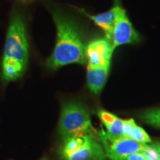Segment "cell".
Wrapping results in <instances>:
<instances>
[{
  "label": "cell",
  "mask_w": 160,
  "mask_h": 160,
  "mask_svg": "<svg viewBox=\"0 0 160 160\" xmlns=\"http://www.w3.org/2000/svg\"><path fill=\"white\" fill-rule=\"evenodd\" d=\"M53 19L57 38L54 50L46 62L47 67L57 70L74 63L87 65L86 46L77 23L59 11L53 12Z\"/></svg>",
  "instance_id": "1"
},
{
  "label": "cell",
  "mask_w": 160,
  "mask_h": 160,
  "mask_svg": "<svg viewBox=\"0 0 160 160\" xmlns=\"http://www.w3.org/2000/svg\"><path fill=\"white\" fill-rule=\"evenodd\" d=\"M28 60V42L25 25L19 13L12 17L6 37L2 58V75L7 81L19 78Z\"/></svg>",
  "instance_id": "2"
},
{
  "label": "cell",
  "mask_w": 160,
  "mask_h": 160,
  "mask_svg": "<svg viewBox=\"0 0 160 160\" xmlns=\"http://www.w3.org/2000/svg\"><path fill=\"white\" fill-rule=\"evenodd\" d=\"M79 133L64 137L59 154L64 160H105L99 136Z\"/></svg>",
  "instance_id": "3"
},
{
  "label": "cell",
  "mask_w": 160,
  "mask_h": 160,
  "mask_svg": "<svg viewBox=\"0 0 160 160\" xmlns=\"http://www.w3.org/2000/svg\"><path fill=\"white\" fill-rule=\"evenodd\" d=\"M59 133L63 138L79 133L97 135L87 108L82 104L73 101L62 105L59 121Z\"/></svg>",
  "instance_id": "4"
},
{
  "label": "cell",
  "mask_w": 160,
  "mask_h": 160,
  "mask_svg": "<svg viewBox=\"0 0 160 160\" xmlns=\"http://www.w3.org/2000/svg\"><path fill=\"white\" fill-rule=\"evenodd\" d=\"M99 139L105 150L106 157L111 160H122L132 153L142 152L147 144H142L128 137H113L102 129Z\"/></svg>",
  "instance_id": "5"
},
{
  "label": "cell",
  "mask_w": 160,
  "mask_h": 160,
  "mask_svg": "<svg viewBox=\"0 0 160 160\" xmlns=\"http://www.w3.org/2000/svg\"><path fill=\"white\" fill-rule=\"evenodd\" d=\"M116 20L112 32V43L116 49L121 45L136 44L140 40L139 34L130 21L125 9L115 0Z\"/></svg>",
  "instance_id": "6"
},
{
  "label": "cell",
  "mask_w": 160,
  "mask_h": 160,
  "mask_svg": "<svg viewBox=\"0 0 160 160\" xmlns=\"http://www.w3.org/2000/svg\"><path fill=\"white\" fill-rule=\"evenodd\" d=\"M114 50L112 41L107 37L92 40L86 46L85 50L88 68L111 65Z\"/></svg>",
  "instance_id": "7"
},
{
  "label": "cell",
  "mask_w": 160,
  "mask_h": 160,
  "mask_svg": "<svg viewBox=\"0 0 160 160\" xmlns=\"http://www.w3.org/2000/svg\"><path fill=\"white\" fill-rule=\"evenodd\" d=\"M111 65H107L97 68H88L86 79L87 84L92 93L99 94L108 77Z\"/></svg>",
  "instance_id": "8"
},
{
  "label": "cell",
  "mask_w": 160,
  "mask_h": 160,
  "mask_svg": "<svg viewBox=\"0 0 160 160\" xmlns=\"http://www.w3.org/2000/svg\"><path fill=\"white\" fill-rule=\"evenodd\" d=\"M99 119L105 125L107 133L113 137H125V119H122L111 112L99 110L97 113Z\"/></svg>",
  "instance_id": "9"
},
{
  "label": "cell",
  "mask_w": 160,
  "mask_h": 160,
  "mask_svg": "<svg viewBox=\"0 0 160 160\" xmlns=\"http://www.w3.org/2000/svg\"><path fill=\"white\" fill-rule=\"evenodd\" d=\"M83 13L91 19L97 26H99L105 33V37L111 40L112 39V32H113V25H114L116 20V7L115 5L112 7L111 9L104 13H99V14L91 15L86 13L85 11Z\"/></svg>",
  "instance_id": "10"
},
{
  "label": "cell",
  "mask_w": 160,
  "mask_h": 160,
  "mask_svg": "<svg viewBox=\"0 0 160 160\" xmlns=\"http://www.w3.org/2000/svg\"><path fill=\"white\" fill-rule=\"evenodd\" d=\"M125 137L142 144L151 143V139L147 132L137 125L133 119H125Z\"/></svg>",
  "instance_id": "11"
},
{
  "label": "cell",
  "mask_w": 160,
  "mask_h": 160,
  "mask_svg": "<svg viewBox=\"0 0 160 160\" xmlns=\"http://www.w3.org/2000/svg\"><path fill=\"white\" fill-rule=\"evenodd\" d=\"M142 119L149 125L160 128V108L145 112L142 116Z\"/></svg>",
  "instance_id": "12"
},
{
  "label": "cell",
  "mask_w": 160,
  "mask_h": 160,
  "mask_svg": "<svg viewBox=\"0 0 160 160\" xmlns=\"http://www.w3.org/2000/svg\"><path fill=\"white\" fill-rule=\"evenodd\" d=\"M122 160H149L142 152H137V153H132L124 158Z\"/></svg>",
  "instance_id": "13"
},
{
  "label": "cell",
  "mask_w": 160,
  "mask_h": 160,
  "mask_svg": "<svg viewBox=\"0 0 160 160\" xmlns=\"http://www.w3.org/2000/svg\"><path fill=\"white\" fill-rule=\"evenodd\" d=\"M153 144H154V145H156V147L157 148L158 150L159 151V153H160V142H154ZM159 160H160V157H159Z\"/></svg>",
  "instance_id": "14"
},
{
  "label": "cell",
  "mask_w": 160,
  "mask_h": 160,
  "mask_svg": "<svg viewBox=\"0 0 160 160\" xmlns=\"http://www.w3.org/2000/svg\"><path fill=\"white\" fill-rule=\"evenodd\" d=\"M22 1L24 2H31L32 0H22Z\"/></svg>",
  "instance_id": "15"
},
{
  "label": "cell",
  "mask_w": 160,
  "mask_h": 160,
  "mask_svg": "<svg viewBox=\"0 0 160 160\" xmlns=\"http://www.w3.org/2000/svg\"><path fill=\"white\" fill-rule=\"evenodd\" d=\"M42 160H46V159H42Z\"/></svg>",
  "instance_id": "16"
}]
</instances>
